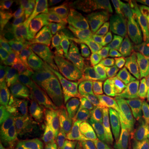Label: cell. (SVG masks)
<instances>
[{
  "label": "cell",
  "mask_w": 149,
  "mask_h": 149,
  "mask_svg": "<svg viewBox=\"0 0 149 149\" xmlns=\"http://www.w3.org/2000/svg\"><path fill=\"white\" fill-rule=\"evenodd\" d=\"M90 100L99 120L112 133L135 136L138 121L130 113L107 95L91 91Z\"/></svg>",
  "instance_id": "cell-1"
},
{
  "label": "cell",
  "mask_w": 149,
  "mask_h": 149,
  "mask_svg": "<svg viewBox=\"0 0 149 149\" xmlns=\"http://www.w3.org/2000/svg\"><path fill=\"white\" fill-rule=\"evenodd\" d=\"M54 85L91 116L97 118L89 92L84 82L79 76L68 73H55L51 75Z\"/></svg>",
  "instance_id": "cell-2"
},
{
  "label": "cell",
  "mask_w": 149,
  "mask_h": 149,
  "mask_svg": "<svg viewBox=\"0 0 149 149\" xmlns=\"http://www.w3.org/2000/svg\"><path fill=\"white\" fill-rule=\"evenodd\" d=\"M112 38L124 47L133 49L148 48V41L142 29L126 15L117 13Z\"/></svg>",
  "instance_id": "cell-3"
},
{
  "label": "cell",
  "mask_w": 149,
  "mask_h": 149,
  "mask_svg": "<svg viewBox=\"0 0 149 149\" xmlns=\"http://www.w3.org/2000/svg\"><path fill=\"white\" fill-rule=\"evenodd\" d=\"M117 74L113 92L109 97L120 104L138 121L142 113L139 97L133 90L131 81L122 68H117Z\"/></svg>",
  "instance_id": "cell-4"
},
{
  "label": "cell",
  "mask_w": 149,
  "mask_h": 149,
  "mask_svg": "<svg viewBox=\"0 0 149 149\" xmlns=\"http://www.w3.org/2000/svg\"><path fill=\"white\" fill-rule=\"evenodd\" d=\"M81 40L78 23L70 22L61 26L53 33L48 42V49L53 61L57 64L63 53Z\"/></svg>",
  "instance_id": "cell-5"
},
{
  "label": "cell",
  "mask_w": 149,
  "mask_h": 149,
  "mask_svg": "<svg viewBox=\"0 0 149 149\" xmlns=\"http://www.w3.org/2000/svg\"><path fill=\"white\" fill-rule=\"evenodd\" d=\"M87 56L81 43L72 44L57 61V64L48 69L51 74L68 73L81 77L87 66Z\"/></svg>",
  "instance_id": "cell-6"
},
{
  "label": "cell",
  "mask_w": 149,
  "mask_h": 149,
  "mask_svg": "<svg viewBox=\"0 0 149 149\" xmlns=\"http://www.w3.org/2000/svg\"><path fill=\"white\" fill-rule=\"evenodd\" d=\"M23 55L29 68L44 70L56 65L50 55L48 42H46L42 36L31 44L24 46Z\"/></svg>",
  "instance_id": "cell-7"
},
{
  "label": "cell",
  "mask_w": 149,
  "mask_h": 149,
  "mask_svg": "<svg viewBox=\"0 0 149 149\" xmlns=\"http://www.w3.org/2000/svg\"><path fill=\"white\" fill-rule=\"evenodd\" d=\"M90 126L88 121L79 113L77 108L76 114L58 119L51 129L55 136L66 143L68 139L81 133Z\"/></svg>",
  "instance_id": "cell-8"
},
{
  "label": "cell",
  "mask_w": 149,
  "mask_h": 149,
  "mask_svg": "<svg viewBox=\"0 0 149 149\" xmlns=\"http://www.w3.org/2000/svg\"><path fill=\"white\" fill-rule=\"evenodd\" d=\"M80 3L78 0H61L59 1V8L55 21L46 32L42 34V37L46 42H49L50 38L57 29L65 24L81 21Z\"/></svg>",
  "instance_id": "cell-9"
},
{
  "label": "cell",
  "mask_w": 149,
  "mask_h": 149,
  "mask_svg": "<svg viewBox=\"0 0 149 149\" xmlns=\"http://www.w3.org/2000/svg\"><path fill=\"white\" fill-rule=\"evenodd\" d=\"M77 108L79 113L97 130L102 141L104 149H130L131 137H122L115 135L106 128L97 119L91 116L77 105Z\"/></svg>",
  "instance_id": "cell-10"
},
{
  "label": "cell",
  "mask_w": 149,
  "mask_h": 149,
  "mask_svg": "<svg viewBox=\"0 0 149 149\" xmlns=\"http://www.w3.org/2000/svg\"><path fill=\"white\" fill-rule=\"evenodd\" d=\"M46 103L48 112L56 118L72 116L77 113L76 104L55 86L46 98Z\"/></svg>",
  "instance_id": "cell-11"
},
{
  "label": "cell",
  "mask_w": 149,
  "mask_h": 149,
  "mask_svg": "<svg viewBox=\"0 0 149 149\" xmlns=\"http://www.w3.org/2000/svg\"><path fill=\"white\" fill-rule=\"evenodd\" d=\"M96 24L112 38V31L116 20L115 5L108 3L102 8L84 13L81 15Z\"/></svg>",
  "instance_id": "cell-12"
},
{
  "label": "cell",
  "mask_w": 149,
  "mask_h": 149,
  "mask_svg": "<svg viewBox=\"0 0 149 149\" xmlns=\"http://www.w3.org/2000/svg\"><path fill=\"white\" fill-rule=\"evenodd\" d=\"M19 111L29 117L32 124H44L52 128L57 121L47 110L35 101L32 94L28 97Z\"/></svg>",
  "instance_id": "cell-13"
},
{
  "label": "cell",
  "mask_w": 149,
  "mask_h": 149,
  "mask_svg": "<svg viewBox=\"0 0 149 149\" xmlns=\"http://www.w3.org/2000/svg\"><path fill=\"white\" fill-rule=\"evenodd\" d=\"M31 124L29 117L21 112L10 110L9 135L13 144L17 145L31 134Z\"/></svg>",
  "instance_id": "cell-14"
},
{
  "label": "cell",
  "mask_w": 149,
  "mask_h": 149,
  "mask_svg": "<svg viewBox=\"0 0 149 149\" xmlns=\"http://www.w3.org/2000/svg\"><path fill=\"white\" fill-rule=\"evenodd\" d=\"M71 149H103L100 135L92 125L65 143Z\"/></svg>",
  "instance_id": "cell-15"
},
{
  "label": "cell",
  "mask_w": 149,
  "mask_h": 149,
  "mask_svg": "<svg viewBox=\"0 0 149 149\" xmlns=\"http://www.w3.org/2000/svg\"><path fill=\"white\" fill-rule=\"evenodd\" d=\"M102 64H103V61L99 53L95 54L93 57H91L87 63L84 79L86 81H88V79L93 80L91 91L107 96V87L101 77Z\"/></svg>",
  "instance_id": "cell-16"
},
{
  "label": "cell",
  "mask_w": 149,
  "mask_h": 149,
  "mask_svg": "<svg viewBox=\"0 0 149 149\" xmlns=\"http://www.w3.org/2000/svg\"><path fill=\"white\" fill-rule=\"evenodd\" d=\"M23 48L24 46L20 40L13 38L9 43L6 49L1 53V61L13 70L26 67L23 55Z\"/></svg>",
  "instance_id": "cell-17"
},
{
  "label": "cell",
  "mask_w": 149,
  "mask_h": 149,
  "mask_svg": "<svg viewBox=\"0 0 149 149\" xmlns=\"http://www.w3.org/2000/svg\"><path fill=\"white\" fill-rule=\"evenodd\" d=\"M117 13L129 15L141 21H149V0L128 1L115 4Z\"/></svg>",
  "instance_id": "cell-18"
},
{
  "label": "cell",
  "mask_w": 149,
  "mask_h": 149,
  "mask_svg": "<svg viewBox=\"0 0 149 149\" xmlns=\"http://www.w3.org/2000/svg\"><path fill=\"white\" fill-rule=\"evenodd\" d=\"M113 48L120 54L122 58L130 65L136 67L149 66V48L133 49L124 47L120 43L115 42Z\"/></svg>",
  "instance_id": "cell-19"
},
{
  "label": "cell",
  "mask_w": 149,
  "mask_h": 149,
  "mask_svg": "<svg viewBox=\"0 0 149 149\" xmlns=\"http://www.w3.org/2000/svg\"><path fill=\"white\" fill-rule=\"evenodd\" d=\"M22 29V22L18 17H1L0 33H1V52L6 49L10 41L14 38L15 33Z\"/></svg>",
  "instance_id": "cell-20"
},
{
  "label": "cell",
  "mask_w": 149,
  "mask_h": 149,
  "mask_svg": "<svg viewBox=\"0 0 149 149\" xmlns=\"http://www.w3.org/2000/svg\"><path fill=\"white\" fill-rule=\"evenodd\" d=\"M51 75V74L48 73L43 76L35 85L32 91V95L34 100L41 107L47 111L46 98L55 86L52 81Z\"/></svg>",
  "instance_id": "cell-21"
},
{
  "label": "cell",
  "mask_w": 149,
  "mask_h": 149,
  "mask_svg": "<svg viewBox=\"0 0 149 149\" xmlns=\"http://www.w3.org/2000/svg\"><path fill=\"white\" fill-rule=\"evenodd\" d=\"M13 70L22 84L25 86L31 91H33V87L35 86L37 81L43 76L45 75L46 74H51L48 69L40 70L35 69V68H29L27 66Z\"/></svg>",
  "instance_id": "cell-22"
},
{
  "label": "cell",
  "mask_w": 149,
  "mask_h": 149,
  "mask_svg": "<svg viewBox=\"0 0 149 149\" xmlns=\"http://www.w3.org/2000/svg\"><path fill=\"white\" fill-rule=\"evenodd\" d=\"M99 55L101 56L103 64L101 69V77L103 79L107 87V96H109L113 92L114 88V82L117 74V69L115 68V66L111 61L107 57L104 53L101 51L98 53Z\"/></svg>",
  "instance_id": "cell-23"
},
{
  "label": "cell",
  "mask_w": 149,
  "mask_h": 149,
  "mask_svg": "<svg viewBox=\"0 0 149 149\" xmlns=\"http://www.w3.org/2000/svg\"><path fill=\"white\" fill-rule=\"evenodd\" d=\"M79 32L81 36L91 37L94 39H102L107 42H111V37L106 34L100 27L90 20L81 16V21L78 23Z\"/></svg>",
  "instance_id": "cell-24"
},
{
  "label": "cell",
  "mask_w": 149,
  "mask_h": 149,
  "mask_svg": "<svg viewBox=\"0 0 149 149\" xmlns=\"http://www.w3.org/2000/svg\"><path fill=\"white\" fill-rule=\"evenodd\" d=\"M31 134L35 138L51 149L55 140L56 136L53 130L48 126L41 124H32L31 126Z\"/></svg>",
  "instance_id": "cell-25"
},
{
  "label": "cell",
  "mask_w": 149,
  "mask_h": 149,
  "mask_svg": "<svg viewBox=\"0 0 149 149\" xmlns=\"http://www.w3.org/2000/svg\"><path fill=\"white\" fill-rule=\"evenodd\" d=\"M80 43L84 50L87 57H93L95 54L109 47V42L102 39L84 37Z\"/></svg>",
  "instance_id": "cell-26"
},
{
  "label": "cell",
  "mask_w": 149,
  "mask_h": 149,
  "mask_svg": "<svg viewBox=\"0 0 149 149\" xmlns=\"http://www.w3.org/2000/svg\"><path fill=\"white\" fill-rule=\"evenodd\" d=\"M32 94V91H30L23 84L20 85L15 91L8 102H6L5 106L11 110H20L28 97Z\"/></svg>",
  "instance_id": "cell-27"
},
{
  "label": "cell",
  "mask_w": 149,
  "mask_h": 149,
  "mask_svg": "<svg viewBox=\"0 0 149 149\" xmlns=\"http://www.w3.org/2000/svg\"><path fill=\"white\" fill-rule=\"evenodd\" d=\"M59 8V1L58 0H49V11L42 16L41 26L42 27L43 33L51 26L55 21Z\"/></svg>",
  "instance_id": "cell-28"
},
{
  "label": "cell",
  "mask_w": 149,
  "mask_h": 149,
  "mask_svg": "<svg viewBox=\"0 0 149 149\" xmlns=\"http://www.w3.org/2000/svg\"><path fill=\"white\" fill-rule=\"evenodd\" d=\"M23 3V1L19 0L1 1L0 7L1 17H13Z\"/></svg>",
  "instance_id": "cell-29"
},
{
  "label": "cell",
  "mask_w": 149,
  "mask_h": 149,
  "mask_svg": "<svg viewBox=\"0 0 149 149\" xmlns=\"http://www.w3.org/2000/svg\"><path fill=\"white\" fill-rule=\"evenodd\" d=\"M0 70H1V79L4 80L6 82L8 83L15 89L20 86L22 84L15 73L14 70L9 68L8 66H7L1 61Z\"/></svg>",
  "instance_id": "cell-30"
},
{
  "label": "cell",
  "mask_w": 149,
  "mask_h": 149,
  "mask_svg": "<svg viewBox=\"0 0 149 149\" xmlns=\"http://www.w3.org/2000/svg\"><path fill=\"white\" fill-rule=\"evenodd\" d=\"M135 91L141 96H146L149 93V81L144 74L138 72H133Z\"/></svg>",
  "instance_id": "cell-31"
},
{
  "label": "cell",
  "mask_w": 149,
  "mask_h": 149,
  "mask_svg": "<svg viewBox=\"0 0 149 149\" xmlns=\"http://www.w3.org/2000/svg\"><path fill=\"white\" fill-rule=\"evenodd\" d=\"M16 149H50L45 144L30 134L16 145Z\"/></svg>",
  "instance_id": "cell-32"
},
{
  "label": "cell",
  "mask_w": 149,
  "mask_h": 149,
  "mask_svg": "<svg viewBox=\"0 0 149 149\" xmlns=\"http://www.w3.org/2000/svg\"><path fill=\"white\" fill-rule=\"evenodd\" d=\"M41 18L42 16L38 11L35 9H33L29 15L22 22V29L24 30V31L35 29L41 24Z\"/></svg>",
  "instance_id": "cell-33"
},
{
  "label": "cell",
  "mask_w": 149,
  "mask_h": 149,
  "mask_svg": "<svg viewBox=\"0 0 149 149\" xmlns=\"http://www.w3.org/2000/svg\"><path fill=\"white\" fill-rule=\"evenodd\" d=\"M42 32L43 30L41 24L37 27L35 28V29L29 30V31H24L21 38H20V42H21L23 46L31 44V42H34L35 40L40 38L43 34Z\"/></svg>",
  "instance_id": "cell-34"
},
{
  "label": "cell",
  "mask_w": 149,
  "mask_h": 149,
  "mask_svg": "<svg viewBox=\"0 0 149 149\" xmlns=\"http://www.w3.org/2000/svg\"><path fill=\"white\" fill-rule=\"evenodd\" d=\"M10 126V111L1 109L0 110V137L3 138L9 135Z\"/></svg>",
  "instance_id": "cell-35"
},
{
  "label": "cell",
  "mask_w": 149,
  "mask_h": 149,
  "mask_svg": "<svg viewBox=\"0 0 149 149\" xmlns=\"http://www.w3.org/2000/svg\"><path fill=\"white\" fill-rule=\"evenodd\" d=\"M130 149H149V134L142 133L132 139Z\"/></svg>",
  "instance_id": "cell-36"
},
{
  "label": "cell",
  "mask_w": 149,
  "mask_h": 149,
  "mask_svg": "<svg viewBox=\"0 0 149 149\" xmlns=\"http://www.w3.org/2000/svg\"><path fill=\"white\" fill-rule=\"evenodd\" d=\"M142 133L149 134V110L143 111L138 120V130L135 136Z\"/></svg>",
  "instance_id": "cell-37"
},
{
  "label": "cell",
  "mask_w": 149,
  "mask_h": 149,
  "mask_svg": "<svg viewBox=\"0 0 149 149\" xmlns=\"http://www.w3.org/2000/svg\"><path fill=\"white\" fill-rule=\"evenodd\" d=\"M29 7L38 11L41 16L44 15L49 11V1L48 0H37V1H26Z\"/></svg>",
  "instance_id": "cell-38"
},
{
  "label": "cell",
  "mask_w": 149,
  "mask_h": 149,
  "mask_svg": "<svg viewBox=\"0 0 149 149\" xmlns=\"http://www.w3.org/2000/svg\"><path fill=\"white\" fill-rule=\"evenodd\" d=\"M15 91V88L8 83L6 82L4 80L1 79L0 81V93L1 98L3 103H6L10 100Z\"/></svg>",
  "instance_id": "cell-39"
},
{
  "label": "cell",
  "mask_w": 149,
  "mask_h": 149,
  "mask_svg": "<svg viewBox=\"0 0 149 149\" xmlns=\"http://www.w3.org/2000/svg\"><path fill=\"white\" fill-rule=\"evenodd\" d=\"M117 67H118V68H124V70H126V71H128V72H140V73L143 74L144 76L147 77L148 79L149 80V66L136 67V66H131V65L128 64H126V63H122V64L117 65Z\"/></svg>",
  "instance_id": "cell-40"
},
{
  "label": "cell",
  "mask_w": 149,
  "mask_h": 149,
  "mask_svg": "<svg viewBox=\"0 0 149 149\" xmlns=\"http://www.w3.org/2000/svg\"><path fill=\"white\" fill-rule=\"evenodd\" d=\"M102 2V0H83L81 2L80 8L81 10H88Z\"/></svg>",
  "instance_id": "cell-41"
},
{
  "label": "cell",
  "mask_w": 149,
  "mask_h": 149,
  "mask_svg": "<svg viewBox=\"0 0 149 149\" xmlns=\"http://www.w3.org/2000/svg\"><path fill=\"white\" fill-rule=\"evenodd\" d=\"M0 149H15L12 141H11L10 135L1 138L0 141Z\"/></svg>",
  "instance_id": "cell-42"
},
{
  "label": "cell",
  "mask_w": 149,
  "mask_h": 149,
  "mask_svg": "<svg viewBox=\"0 0 149 149\" xmlns=\"http://www.w3.org/2000/svg\"><path fill=\"white\" fill-rule=\"evenodd\" d=\"M51 149H71L69 146H67L64 142H63L60 139L56 136L55 140Z\"/></svg>",
  "instance_id": "cell-43"
},
{
  "label": "cell",
  "mask_w": 149,
  "mask_h": 149,
  "mask_svg": "<svg viewBox=\"0 0 149 149\" xmlns=\"http://www.w3.org/2000/svg\"><path fill=\"white\" fill-rule=\"evenodd\" d=\"M144 32L145 33V35H146L147 40H148L149 42V23L144 26Z\"/></svg>",
  "instance_id": "cell-44"
}]
</instances>
